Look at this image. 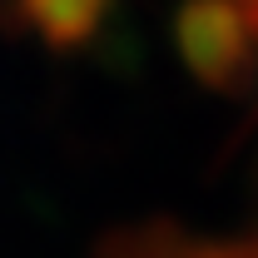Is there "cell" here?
Here are the masks:
<instances>
[{"instance_id": "1", "label": "cell", "mask_w": 258, "mask_h": 258, "mask_svg": "<svg viewBox=\"0 0 258 258\" xmlns=\"http://www.w3.org/2000/svg\"><path fill=\"white\" fill-rule=\"evenodd\" d=\"M99 5L104 0H30L35 20L55 35V40H80V35L95 25Z\"/></svg>"}]
</instances>
